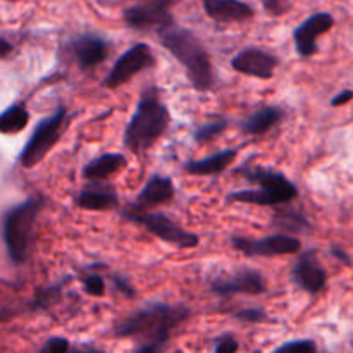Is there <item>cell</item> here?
Wrapping results in <instances>:
<instances>
[{
	"mask_svg": "<svg viewBox=\"0 0 353 353\" xmlns=\"http://www.w3.org/2000/svg\"><path fill=\"white\" fill-rule=\"evenodd\" d=\"M192 316L185 305L154 302L137 310L114 327L116 338H133L138 343H157L168 347L171 333Z\"/></svg>",
	"mask_w": 353,
	"mask_h": 353,
	"instance_id": "1",
	"label": "cell"
},
{
	"mask_svg": "<svg viewBox=\"0 0 353 353\" xmlns=\"http://www.w3.org/2000/svg\"><path fill=\"white\" fill-rule=\"evenodd\" d=\"M159 40L185 68L186 76L196 92H209L212 88L216 81L212 61L205 45L193 31L174 23L159 31Z\"/></svg>",
	"mask_w": 353,
	"mask_h": 353,
	"instance_id": "2",
	"label": "cell"
},
{
	"mask_svg": "<svg viewBox=\"0 0 353 353\" xmlns=\"http://www.w3.org/2000/svg\"><path fill=\"white\" fill-rule=\"evenodd\" d=\"M169 123L171 112L159 99L157 90H145L124 131V147L133 154H143L165 133Z\"/></svg>",
	"mask_w": 353,
	"mask_h": 353,
	"instance_id": "3",
	"label": "cell"
},
{
	"mask_svg": "<svg viewBox=\"0 0 353 353\" xmlns=\"http://www.w3.org/2000/svg\"><path fill=\"white\" fill-rule=\"evenodd\" d=\"M41 205L43 203L40 199L31 196L7 210L3 216V241H6L7 254L14 264H23L30 254L34 223Z\"/></svg>",
	"mask_w": 353,
	"mask_h": 353,
	"instance_id": "4",
	"label": "cell"
},
{
	"mask_svg": "<svg viewBox=\"0 0 353 353\" xmlns=\"http://www.w3.org/2000/svg\"><path fill=\"white\" fill-rule=\"evenodd\" d=\"M123 217L131 223L145 228L152 236L159 238L161 241L172 245L178 248H195L199 247L200 238L192 231L185 230L169 216L162 212H152V210H137L128 207L123 210Z\"/></svg>",
	"mask_w": 353,
	"mask_h": 353,
	"instance_id": "5",
	"label": "cell"
},
{
	"mask_svg": "<svg viewBox=\"0 0 353 353\" xmlns=\"http://www.w3.org/2000/svg\"><path fill=\"white\" fill-rule=\"evenodd\" d=\"M65 121H68V112H65L64 107H59L54 114H50V116L45 117L37 124L33 134H31L19 155V162L23 168H34L47 157L48 152L54 148V145L61 138Z\"/></svg>",
	"mask_w": 353,
	"mask_h": 353,
	"instance_id": "6",
	"label": "cell"
},
{
	"mask_svg": "<svg viewBox=\"0 0 353 353\" xmlns=\"http://www.w3.org/2000/svg\"><path fill=\"white\" fill-rule=\"evenodd\" d=\"M155 62L154 52L148 47L147 43H134L133 47L128 48L116 62H114L112 69L107 72V76L103 78L102 86L109 90H116L119 86L126 85L131 81L133 76H137L138 72L145 71V69L152 68Z\"/></svg>",
	"mask_w": 353,
	"mask_h": 353,
	"instance_id": "7",
	"label": "cell"
},
{
	"mask_svg": "<svg viewBox=\"0 0 353 353\" xmlns=\"http://www.w3.org/2000/svg\"><path fill=\"white\" fill-rule=\"evenodd\" d=\"M231 247L247 257H281V255L299 254L302 250V241L286 233L271 234V236L259 238V240L233 236Z\"/></svg>",
	"mask_w": 353,
	"mask_h": 353,
	"instance_id": "8",
	"label": "cell"
},
{
	"mask_svg": "<svg viewBox=\"0 0 353 353\" xmlns=\"http://www.w3.org/2000/svg\"><path fill=\"white\" fill-rule=\"evenodd\" d=\"M169 9L171 7L161 6V3L140 2L124 9L123 19L128 28L140 31L155 30L159 33L164 28L174 24V17Z\"/></svg>",
	"mask_w": 353,
	"mask_h": 353,
	"instance_id": "9",
	"label": "cell"
},
{
	"mask_svg": "<svg viewBox=\"0 0 353 353\" xmlns=\"http://www.w3.org/2000/svg\"><path fill=\"white\" fill-rule=\"evenodd\" d=\"M279 59L272 52L259 47H247L231 59V68L236 72L257 79H271L274 76Z\"/></svg>",
	"mask_w": 353,
	"mask_h": 353,
	"instance_id": "10",
	"label": "cell"
},
{
	"mask_svg": "<svg viewBox=\"0 0 353 353\" xmlns=\"http://www.w3.org/2000/svg\"><path fill=\"white\" fill-rule=\"evenodd\" d=\"M265 278L255 269H238L233 274L219 276L212 281V290L219 296H231L247 293V295H261L265 292Z\"/></svg>",
	"mask_w": 353,
	"mask_h": 353,
	"instance_id": "11",
	"label": "cell"
},
{
	"mask_svg": "<svg viewBox=\"0 0 353 353\" xmlns=\"http://www.w3.org/2000/svg\"><path fill=\"white\" fill-rule=\"evenodd\" d=\"M334 17L330 12H317L307 17L302 24L293 31V41H295L296 54L303 59L312 57L317 52V38L327 33L333 28Z\"/></svg>",
	"mask_w": 353,
	"mask_h": 353,
	"instance_id": "12",
	"label": "cell"
},
{
	"mask_svg": "<svg viewBox=\"0 0 353 353\" xmlns=\"http://www.w3.org/2000/svg\"><path fill=\"white\" fill-rule=\"evenodd\" d=\"M245 178H248L250 181L257 183L261 188H264L265 192L271 193L276 200L279 202V205H285V203L293 202V200L299 196V190L296 186L286 178L283 172L272 171V169H264V168H254V169H245Z\"/></svg>",
	"mask_w": 353,
	"mask_h": 353,
	"instance_id": "13",
	"label": "cell"
},
{
	"mask_svg": "<svg viewBox=\"0 0 353 353\" xmlns=\"http://www.w3.org/2000/svg\"><path fill=\"white\" fill-rule=\"evenodd\" d=\"M71 54L74 57L76 64L81 69H92L95 65L102 64L109 57L110 43L105 38L99 37L95 33H85L76 37L69 43Z\"/></svg>",
	"mask_w": 353,
	"mask_h": 353,
	"instance_id": "14",
	"label": "cell"
},
{
	"mask_svg": "<svg viewBox=\"0 0 353 353\" xmlns=\"http://www.w3.org/2000/svg\"><path fill=\"white\" fill-rule=\"evenodd\" d=\"M292 279L299 288L310 293V295H316L321 290H324L327 283V274L317 261L316 252L309 250L300 255V259L292 269Z\"/></svg>",
	"mask_w": 353,
	"mask_h": 353,
	"instance_id": "15",
	"label": "cell"
},
{
	"mask_svg": "<svg viewBox=\"0 0 353 353\" xmlns=\"http://www.w3.org/2000/svg\"><path fill=\"white\" fill-rule=\"evenodd\" d=\"M76 205L83 210L105 212L119 205L116 188L107 181H90L76 195Z\"/></svg>",
	"mask_w": 353,
	"mask_h": 353,
	"instance_id": "16",
	"label": "cell"
},
{
	"mask_svg": "<svg viewBox=\"0 0 353 353\" xmlns=\"http://www.w3.org/2000/svg\"><path fill=\"white\" fill-rule=\"evenodd\" d=\"M174 195L176 190L172 179L168 176L154 174L147 179L131 207L137 210H152L162 203L171 202Z\"/></svg>",
	"mask_w": 353,
	"mask_h": 353,
	"instance_id": "17",
	"label": "cell"
},
{
	"mask_svg": "<svg viewBox=\"0 0 353 353\" xmlns=\"http://www.w3.org/2000/svg\"><path fill=\"white\" fill-rule=\"evenodd\" d=\"M207 16L217 23H243L254 17V7L241 0H200Z\"/></svg>",
	"mask_w": 353,
	"mask_h": 353,
	"instance_id": "18",
	"label": "cell"
},
{
	"mask_svg": "<svg viewBox=\"0 0 353 353\" xmlns=\"http://www.w3.org/2000/svg\"><path fill=\"white\" fill-rule=\"evenodd\" d=\"M238 157L236 148H226L217 154L210 155V157L199 159V161H186L185 171L193 176H216L226 171Z\"/></svg>",
	"mask_w": 353,
	"mask_h": 353,
	"instance_id": "19",
	"label": "cell"
},
{
	"mask_svg": "<svg viewBox=\"0 0 353 353\" xmlns=\"http://www.w3.org/2000/svg\"><path fill=\"white\" fill-rule=\"evenodd\" d=\"M128 161L123 154H103L93 159L83 168V178L88 181H107L110 176L126 168Z\"/></svg>",
	"mask_w": 353,
	"mask_h": 353,
	"instance_id": "20",
	"label": "cell"
},
{
	"mask_svg": "<svg viewBox=\"0 0 353 353\" xmlns=\"http://www.w3.org/2000/svg\"><path fill=\"white\" fill-rule=\"evenodd\" d=\"M286 112L281 107L276 105H265L259 109L257 112L252 114L247 121L241 123V130L245 134H264L268 133L271 128L278 126L283 119H285Z\"/></svg>",
	"mask_w": 353,
	"mask_h": 353,
	"instance_id": "21",
	"label": "cell"
},
{
	"mask_svg": "<svg viewBox=\"0 0 353 353\" xmlns=\"http://www.w3.org/2000/svg\"><path fill=\"white\" fill-rule=\"evenodd\" d=\"M30 123V112L24 103H14L0 114V133L17 134Z\"/></svg>",
	"mask_w": 353,
	"mask_h": 353,
	"instance_id": "22",
	"label": "cell"
},
{
	"mask_svg": "<svg viewBox=\"0 0 353 353\" xmlns=\"http://www.w3.org/2000/svg\"><path fill=\"white\" fill-rule=\"evenodd\" d=\"M230 202L236 203H248V205H259V207H278L279 202L271 195L269 192H265L264 188L259 186L257 190H238L233 192L228 196Z\"/></svg>",
	"mask_w": 353,
	"mask_h": 353,
	"instance_id": "23",
	"label": "cell"
},
{
	"mask_svg": "<svg viewBox=\"0 0 353 353\" xmlns=\"http://www.w3.org/2000/svg\"><path fill=\"white\" fill-rule=\"evenodd\" d=\"M274 224L283 231H290V233H300L303 230H309L310 224L300 214L292 212V210H283V212L276 214Z\"/></svg>",
	"mask_w": 353,
	"mask_h": 353,
	"instance_id": "24",
	"label": "cell"
},
{
	"mask_svg": "<svg viewBox=\"0 0 353 353\" xmlns=\"http://www.w3.org/2000/svg\"><path fill=\"white\" fill-rule=\"evenodd\" d=\"M226 130H228L226 119L209 121V123H203L202 126L196 128L195 133H193V140H195L199 145L209 143V141H212L214 138L221 137Z\"/></svg>",
	"mask_w": 353,
	"mask_h": 353,
	"instance_id": "25",
	"label": "cell"
},
{
	"mask_svg": "<svg viewBox=\"0 0 353 353\" xmlns=\"http://www.w3.org/2000/svg\"><path fill=\"white\" fill-rule=\"evenodd\" d=\"M271 353H317V345L312 340L286 341Z\"/></svg>",
	"mask_w": 353,
	"mask_h": 353,
	"instance_id": "26",
	"label": "cell"
},
{
	"mask_svg": "<svg viewBox=\"0 0 353 353\" xmlns=\"http://www.w3.org/2000/svg\"><path fill=\"white\" fill-rule=\"evenodd\" d=\"M83 290L90 296H103L105 295V281L100 274L92 272L83 278Z\"/></svg>",
	"mask_w": 353,
	"mask_h": 353,
	"instance_id": "27",
	"label": "cell"
},
{
	"mask_svg": "<svg viewBox=\"0 0 353 353\" xmlns=\"http://www.w3.org/2000/svg\"><path fill=\"white\" fill-rule=\"evenodd\" d=\"M261 3L262 7H264L265 12H268L269 16L274 17L285 16L290 10V7H292V2H290V0H261Z\"/></svg>",
	"mask_w": 353,
	"mask_h": 353,
	"instance_id": "28",
	"label": "cell"
},
{
	"mask_svg": "<svg viewBox=\"0 0 353 353\" xmlns=\"http://www.w3.org/2000/svg\"><path fill=\"white\" fill-rule=\"evenodd\" d=\"M234 317H236L238 321H241V323H248V324H257V323H264V321H268V316H265L264 310L254 309V307L238 310V312L234 314Z\"/></svg>",
	"mask_w": 353,
	"mask_h": 353,
	"instance_id": "29",
	"label": "cell"
},
{
	"mask_svg": "<svg viewBox=\"0 0 353 353\" xmlns=\"http://www.w3.org/2000/svg\"><path fill=\"white\" fill-rule=\"evenodd\" d=\"M59 293H61V286H52V288L40 292V295L34 299L33 309H45V307L52 305L55 300H59Z\"/></svg>",
	"mask_w": 353,
	"mask_h": 353,
	"instance_id": "30",
	"label": "cell"
},
{
	"mask_svg": "<svg viewBox=\"0 0 353 353\" xmlns=\"http://www.w3.org/2000/svg\"><path fill=\"white\" fill-rule=\"evenodd\" d=\"M71 352V343L65 338L54 336L47 340V343L41 347L40 353H69Z\"/></svg>",
	"mask_w": 353,
	"mask_h": 353,
	"instance_id": "31",
	"label": "cell"
},
{
	"mask_svg": "<svg viewBox=\"0 0 353 353\" xmlns=\"http://www.w3.org/2000/svg\"><path fill=\"white\" fill-rule=\"evenodd\" d=\"M238 348H240V343H238L236 338L233 334H224L217 340L214 353H236Z\"/></svg>",
	"mask_w": 353,
	"mask_h": 353,
	"instance_id": "32",
	"label": "cell"
},
{
	"mask_svg": "<svg viewBox=\"0 0 353 353\" xmlns=\"http://www.w3.org/2000/svg\"><path fill=\"white\" fill-rule=\"evenodd\" d=\"M112 281H114V285H116V288L119 290L124 296H128V299H133L134 290H133V286L126 281V279L121 278V276H114Z\"/></svg>",
	"mask_w": 353,
	"mask_h": 353,
	"instance_id": "33",
	"label": "cell"
},
{
	"mask_svg": "<svg viewBox=\"0 0 353 353\" xmlns=\"http://www.w3.org/2000/svg\"><path fill=\"white\" fill-rule=\"evenodd\" d=\"M165 350V347L157 343H138L133 353H162Z\"/></svg>",
	"mask_w": 353,
	"mask_h": 353,
	"instance_id": "34",
	"label": "cell"
},
{
	"mask_svg": "<svg viewBox=\"0 0 353 353\" xmlns=\"http://www.w3.org/2000/svg\"><path fill=\"white\" fill-rule=\"evenodd\" d=\"M352 99H353L352 90H345V92H340L336 97H333V100H331V105H334V107L345 105V103L350 102Z\"/></svg>",
	"mask_w": 353,
	"mask_h": 353,
	"instance_id": "35",
	"label": "cell"
},
{
	"mask_svg": "<svg viewBox=\"0 0 353 353\" xmlns=\"http://www.w3.org/2000/svg\"><path fill=\"white\" fill-rule=\"evenodd\" d=\"M10 52H12V43L0 37V59H6L7 55H10Z\"/></svg>",
	"mask_w": 353,
	"mask_h": 353,
	"instance_id": "36",
	"label": "cell"
},
{
	"mask_svg": "<svg viewBox=\"0 0 353 353\" xmlns=\"http://www.w3.org/2000/svg\"><path fill=\"white\" fill-rule=\"evenodd\" d=\"M137 2H152V3H161V6L172 7L174 3H178V0H137Z\"/></svg>",
	"mask_w": 353,
	"mask_h": 353,
	"instance_id": "37",
	"label": "cell"
},
{
	"mask_svg": "<svg viewBox=\"0 0 353 353\" xmlns=\"http://www.w3.org/2000/svg\"><path fill=\"white\" fill-rule=\"evenodd\" d=\"M69 353H105L102 350H97V348H71Z\"/></svg>",
	"mask_w": 353,
	"mask_h": 353,
	"instance_id": "38",
	"label": "cell"
},
{
	"mask_svg": "<svg viewBox=\"0 0 353 353\" xmlns=\"http://www.w3.org/2000/svg\"><path fill=\"white\" fill-rule=\"evenodd\" d=\"M333 254L338 255V257H340V261L347 262V264H348V257H347V255H345V254H341V252L338 250V248H333Z\"/></svg>",
	"mask_w": 353,
	"mask_h": 353,
	"instance_id": "39",
	"label": "cell"
},
{
	"mask_svg": "<svg viewBox=\"0 0 353 353\" xmlns=\"http://www.w3.org/2000/svg\"><path fill=\"white\" fill-rule=\"evenodd\" d=\"M9 2H16V0H9Z\"/></svg>",
	"mask_w": 353,
	"mask_h": 353,
	"instance_id": "40",
	"label": "cell"
}]
</instances>
